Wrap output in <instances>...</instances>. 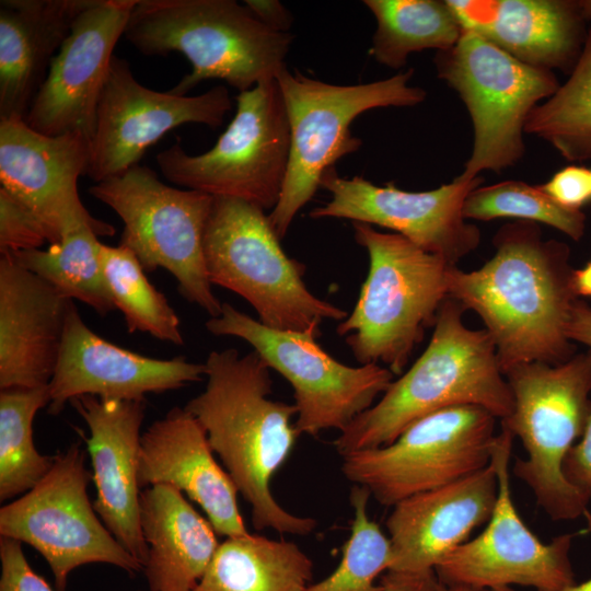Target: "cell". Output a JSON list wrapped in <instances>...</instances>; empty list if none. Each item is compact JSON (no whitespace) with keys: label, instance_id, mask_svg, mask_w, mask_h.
I'll use <instances>...</instances> for the list:
<instances>
[{"label":"cell","instance_id":"6da1fadb","mask_svg":"<svg viewBox=\"0 0 591 591\" xmlns=\"http://www.w3.org/2000/svg\"><path fill=\"white\" fill-rule=\"evenodd\" d=\"M494 255L478 269L449 271V298L474 311L502 373L529 362L558 364L575 355L567 324L578 297L569 246L544 240L537 223L502 225Z\"/></svg>","mask_w":591,"mask_h":591},{"label":"cell","instance_id":"7a4b0ae2","mask_svg":"<svg viewBox=\"0 0 591 591\" xmlns=\"http://www.w3.org/2000/svg\"><path fill=\"white\" fill-rule=\"evenodd\" d=\"M205 390L185 405L207 433L239 493L251 506L255 530L309 535L317 522L287 511L270 483L300 436L294 404L274 401L270 368L256 351H211L205 362Z\"/></svg>","mask_w":591,"mask_h":591},{"label":"cell","instance_id":"3957f363","mask_svg":"<svg viewBox=\"0 0 591 591\" xmlns=\"http://www.w3.org/2000/svg\"><path fill=\"white\" fill-rule=\"evenodd\" d=\"M464 311L452 298L442 303L424 352L334 440L340 456L387 445L414 421L440 409L474 405L500 421L511 414L513 397L495 345L485 329L464 324Z\"/></svg>","mask_w":591,"mask_h":591},{"label":"cell","instance_id":"277c9868","mask_svg":"<svg viewBox=\"0 0 591 591\" xmlns=\"http://www.w3.org/2000/svg\"><path fill=\"white\" fill-rule=\"evenodd\" d=\"M124 37L146 56L186 57L193 70L170 90L177 95L210 79L239 92L276 80L293 42L234 0H137Z\"/></svg>","mask_w":591,"mask_h":591},{"label":"cell","instance_id":"5b68a950","mask_svg":"<svg viewBox=\"0 0 591 591\" xmlns=\"http://www.w3.org/2000/svg\"><path fill=\"white\" fill-rule=\"evenodd\" d=\"M352 229L368 252L369 271L352 312L336 332L359 363L382 362L401 375L449 298V271L455 265L401 234L362 222H352Z\"/></svg>","mask_w":591,"mask_h":591},{"label":"cell","instance_id":"8992f818","mask_svg":"<svg viewBox=\"0 0 591 591\" xmlns=\"http://www.w3.org/2000/svg\"><path fill=\"white\" fill-rule=\"evenodd\" d=\"M503 375L513 408L501 427L521 441L526 453L515 460L513 474L551 519L587 515L589 501L566 478L563 465L591 413V350L558 364H518Z\"/></svg>","mask_w":591,"mask_h":591},{"label":"cell","instance_id":"52a82bcc","mask_svg":"<svg viewBox=\"0 0 591 591\" xmlns=\"http://www.w3.org/2000/svg\"><path fill=\"white\" fill-rule=\"evenodd\" d=\"M414 70L391 78L350 85L326 83L285 67L276 81L283 100L290 151L278 204L269 212L281 240L298 212L314 197L323 175L343 157L356 152L361 140L350 130L360 114L379 107L417 105L426 91L409 85Z\"/></svg>","mask_w":591,"mask_h":591},{"label":"cell","instance_id":"ba28073f","mask_svg":"<svg viewBox=\"0 0 591 591\" xmlns=\"http://www.w3.org/2000/svg\"><path fill=\"white\" fill-rule=\"evenodd\" d=\"M204 256L211 285L244 298L270 328L304 332L348 316L308 289L305 266L285 253L265 210L254 204L213 197Z\"/></svg>","mask_w":591,"mask_h":591},{"label":"cell","instance_id":"9c48e42d","mask_svg":"<svg viewBox=\"0 0 591 591\" xmlns=\"http://www.w3.org/2000/svg\"><path fill=\"white\" fill-rule=\"evenodd\" d=\"M434 65L473 125L471 157L456 177L473 179L483 171L499 173L514 165L525 151L529 115L559 88L553 71L524 63L468 30L453 47L437 53Z\"/></svg>","mask_w":591,"mask_h":591},{"label":"cell","instance_id":"30bf717a","mask_svg":"<svg viewBox=\"0 0 591 591\" xmlns=\"http://www.w3.org/2000/svg\"><path fill=\"white\" fill-rule=\"evenodd\" d=\"M89 193L121 219L120 244L136 255L146 271L164 268L188 302L210 317L221 313L222 303L211 289L204 256L212 196L169 186L153 170L139 164L95 183Z\"/></svg>","mask_w":591,"mask_h":591},{"label":"cell","instance_id":"8fae6325","mask_svg":"<svg viewBox=\"0 0 591 591\" xmlns=\"http://www.w3.org/2000/svg\"><path fill=\"white\" fill-rule=\"evenodd\" d=\"M289 151L283 100L277 81L270 80L237 94L235 115L210 150L192 155L177 140L155 160L175 185L271 211L282 192Z\"/></svg>","mask_w":591,"mask_h":591},{"label":"cell","instance_id":"7c38bea8","mask_svg":"<svg viewBox=\"0 0 591 591\" xmlns=\"http://www.w3.org/2000/svg\"><path fill=\"white\" fill-rule=\"evenodd\" d=\"M206 328L217 336L245 340L290 383L300 434L316 437L328 429L341 432L393 382L394 374L384 366L350 367L333 358L317 343L318 325L304 332L274 329L224 302Z\"/></svg>","mask_w":591,"mask_h":591},{"label":"cell","instance_id":"4fadbf2b","mask_svg":"<svg viewBox=\"0 0 591 591\" xmlns=\"http://www.w3.org/2000/svg\"><path fill=\"white\" fill-rule=\"evenodd\" d=\"M497 418L474 405L431 413L409 425L392 443L348 453L341 473L393 507L488 466Z\"/></svg>","mask_w":591,"mask_h":591},{"label":"cell","instance_id":"5bb4252c","mask_svg":"<svg viewBox=\"0 0 591 591\" xmlns=\"http://www.w3.org/2000/svg\"><path fill=\"white\" fill-rule=\"evenodd\" d=\"M80 443L55 455L45 477L0 509V535L34 547L49 565L58 591L85 564L114 565L129 573L142 565L96 515L88 496L92 475Z\"/></svg>","mask_w":591,"mask_h":591},{"label":"cell","instance_id":"9a60e30c","mask_svg":"<svg viewBox=\"0 0 591 591\" xmlns=\"http://www.w3.org/2000/svg\"><path fill=\"white\" fill-rule=\"evenodd\" d=\"M514 437L501 427L490 464L498 495L486 529L448 554L434 568L445 586L493 590L519 584L536 591H561L575 584L570 533L543 543L522 521L511 496L509 461Z\"/></svg>","mask_w":591,"mask_h":591},{"label":"cell","instance_id":"2e32d148","mask_svg":"<svg viewBox=\"0 0 591 591\" xmlns=\"http://www.w3.org/2000/svg\"><path fill=\"white\" fill-rule=\"evenodd\" d=\"M231 108L224 85L193 96L151 90L114 55L97 104L86 175L95 183L120 175L170 130L190 123L220 127Z\"/></svg>","mask_w":591,"mask_h":591},{"label":"cell","instance_id":"e0dca14e","mask_svg":"<svg viewBox=\"0 0 591 591\" xmlns=\"http://www.w3.org/2000/svg\"><path fill=\"white\" fill-rule=\"evenodd\" d=\"M482 183L479 176L455 177L431 190L406 192L393 183L376 186L361 176L341 177L333 167L320 184L332 199L311 210L310 217L383 227L456 265L480 243V231L466 221L463 206L467 195Z\"/></svg>","mask_w":591,"mask_h":591},{"label":"cell","instance_id":"ac0fdd59","mask_svg":"<svg viewBox=\"0 0 591 591\" xmlns=\"http://www.w3.org/2000/svg\"><path fill=\"white\" fill-rule=\"evenodd\" d=\"M137 0H92L53 58L24 118L33 129L76 132L91 141L100 95L114 48Z\"/></svg>","mask_w":591,"mask_h":591},{"label":"cell","instance_id":"d6986e66","mask_svg":"<svg viewBox=\"0 0 591 591\" xmlns=\"http://www.w3.org/2000/svg\"><path fill=\"white\" fill-rule=\"evenodd\" d=\"M89 163L90 140L83 135L48 136L23 118L0 119L1 187L40 220L49 244L80 223L102 221L86 210L78 193Z\"/></svg>","mask_w":591,"mask_h":591},{"label":"cell","instance_id":"ffe728a7","mask_svg":"<svg viewBox=\"0 0 591 591\" xmlns=\"http://www.w3.org/2000/svg\"><path fill=\"white\" fill-rule=\"evenodd\" d=\"M205 363L185 357L155 359L125 349L95 334L71 304L59 358L48 384V413L59 414L66 403L82 395L104 399L144 401L150 393H163L199 382Z\"/></svg>","mask_w":591,"mask_h":591},{"label":"cell","instance_id":"44dd1931","mask_svg":"<svg viewBox=\"0 0 591 591\" xmlns=\"http://www.w3.org/2000/svg\"><path fill=\"white\" fill-rule=\"evenodd\" d=\"M146 401L82 395L70 401L85 421L96 488L94 510L115 538L142 565L148 545L140 523L138 466Z\"/></svg>","mask_w":591,"mask_h":591},{"label":"cell","instance_id":"7402d4cb","mask_svg":"<svg viewBox=\"0 0 591 591\" xmlns=\"http://www.w3.org/2000/svg\"><path fill=\"white\" fill-rule=\"evenodd\" d=\"M497 495V476L489 463L464 478L397 502L385 522L391 545L387 571L434 570L476 528L489 521Z\"/></svg>","mask_w":591,"mask_h":591},{"label":"cell","instance_id":"603a6c76","mask_svg":"<svg viewBox=\"0 0 591 591\" xmlns=\"http://www.w3.org/2000/svg\"><path fill=\"white\" fill-rule=\"evenodd\" d=\"M212 453L197 419L185 408L174 407L141 434L139 486H173L201 507L217 534H246L239 489Z\"/></svg>","mask_w":591,"mask_h":591},{"label":"cell","instance_id":"cb8c5ba5","mask_svg":"<svg viewBox=\"0 0 591 591\" xmlns=\"http://www.w3.org/2000/svg\"><path fill=\"white\" fill-rule=\"evenodd\" d=\"M73 300L22 267L0 258V387L47 386L60 354Z\"/></svg>","mask_w":591,"mask_h":591},{"label":"cell","instance_id":"d4e9b609","mask_svg":"<svg viewBox=\"0 0 591 591\" xmlns=\"http://www.w3.org/2000/svg\"><path fill=\"white\" fill-rule=\"evenodd\" d=\"M463 30L475 32L515 59L552 70L572 69L587 33L578 1L448 0Z\"/></svg>","mask_w":591,"mask_h":591},{"label":"cell","instance_id":"484cf974","mask_svg":"<svg viewBox=\"0 0 591 591\" xmlns=\"http://www.w3.org/2000/svg\"><path fill=\"white\" fill-rule=\"evenodd\" d=\"M91 2L0 1V119L25 118L53 58Z\"/></svg>","mask_w":591,"mask_h":591},{"label":"cell","instance_id":"4316f807","mask_svg":"<svg viewBox=\"0 0 591 591\" xmlns=\"http://www.w3.org/2000/svg\"><path fill=\"white\" fill-rule=\"evenodd\" d=\"M140 523L150 591H193L219 546L209 520L182 491L161 484L140 494Z\"/></svg>","mask_w":591,"mask_h":591},{"label":"cell","instance_id":"83f0119b","mask_svg":"<svg viewBox=\"0 0 591 591\" xmlns=\"http://www.w3.org/2000/svg\"><path fill=\"white\" fill-rule=\"evenodd\" d=\"M312 559L293 542L246 533L219 543L193 591H305Z\"/></svg>","mask_w":591,"mask_h":591},{"label":"cell","instance_id":"f1b7e54d","mask_svg":"<svg viewBox=\"0 0 591 591\" xmlns=\"http://www.w3.org/2000/svg\"><path fill=\"white\" fill-rule=\"evenodd\" d=\"M114 233V227L105 221L96 224L83 222L46 250L10 254L22 267L46 280L63 297L79 300L105 315L116 308L103 271L99 236Z\"/></svg>","mask_w":591,"mask_h":591},{"label":"cell","instance_id":"f546056e","mask_svg":"<svg viewBox=\"0 0 591 591\" xmlns=\"http://www.w3.org/2000/svg\"><path fill=\"white\" fill-rule=\"evenodd\" d=\"M363 4L376 21L369 54L392 69L404 67L413 53L450 49L463 33L448 0H364Z\"/></svg>","mask_w":591,"mask_h":591},{"label":"cell","instance_id":"4dcf8cb0","mask_svg":"<svg viewBox=\"0 0 591 591\" xmlns=\"http://www.w3.org/2000/svg\"><path fill=\"white\" fill-rule=\"evenodd\" d=\"M524 132L570 162L591 160V30L568 80L531 112Z\"/></svg>","mask_w":591,"mask_h":591},{"label":"cell","instance_id":"1f68e13d","mask_svg":"<svg viewBox=\"0 0 591 591\" xmlns=\"http://www.w3.org/2000/svg\"><path fill=\"white\" fill-rule=\"evenodd\" d=\"M50 402L48 385L1 390L0 500L25 494L51 468L55 455L40 454L33 441L36 413Z\"/></svg>","mask_w":591,"mask_h":591},{"label":"cell","instance_id":"d6a6232c","mask_svg":"<svg viewBox=\"0 0 591 591\" xmlns=\"http://www.w3.org/2000/svg\"><path fill=\"white\" fill-rule=\"evenodd\" d=\"M103 271L109 294L129 333H148L177 346L184 344L181 321L165 296L148 280L136 255L126 246L101 243Z\"/></svg>","mask_w":591,"mask_h":591},{"label":"cell","instance_id":"836d02e7","mask_svg":"<svg viewBox=\"0 0 591 591\" xmlns=\"http://www.w3.org/2000/svg\"><path fill=\"white\" fill-rule=\"evenodd\" d=\"M463 215L465 219L483 221L514 218L543 223L559 230L573 241L583 236L587 221L583 211L566 209L542 186H532L521 181L478 186L467 195Z\"/></svg>","mask_w":591,"mask_h":591},{"label":"cell","instance_id":"e575fe53","mask_svg":"<svg viewBox=\"0 0 591 591\" xmlns=\"http://www.w3.org/2000/svg\"><path fill=\"white\" fill-rule=\"evenodd\" d=\"M370 496L366 487H352L349 501L354 519L341 559L329 576L309 584L305 591H384L375 580L390 567L391 545L379 524L369 518Z\"/></svg>","mask_w":591,"mask_h":591},{"label":"cell","instance_id":"d590c367","mask_svg":"<svg viewBox=\"0 0 591 591\" xmlns=\"http://www.w3.org/2000/svg\"><path fill=\"white\" fill-rule=\"evenodd\" d=\"M45 242L48 235L40 220L0 187V252L38 250Z\"/></svg>","mask_w":591,"mask_h":591},{"label":"cell","instance_id":"8d00e7d4","mask_svg":"<svg viewBox=\"0 0 591 591\" xmlns=\"http://www.w3.org/2000/svg\"><path fill=\"white\" fill-rule=\"evenodd\" d=\"M0 591H54L45 579L30 566L22 543L0 538Z\"/></svg>","mask_w":591,"mask_h":591},{"label":"cell","instance_id":"74e56055","mask_svg":"<svg viewBox=\"0 0 591 591\" xmlns=\"http://www.w3.org/2000/svg\"><path fill=\"white\" fill-rule=\"evenodd\" d=\"M542 188L561 207L580 210L591 199L590 170L568 165L555 173Z\"/></svg>","mask_w":591,"mask_h":591},{"label":"cell","instance_id":"f35d334b","mask_svg":"<svg viewBox=\"0 0 591 591\" xmlns=\"http://www.w3.org/2000/svg\"><path fill=\"white\" fill-rule=\"evenodd\" d=\"M566 478L591 501V413L579 441L569 450L563 465Z\"/></svg>","mask_w":591,"mask_h":591},{"label":"cell","instance_id":"ab89813d","mask_svg":"<svg viewBox=\"0 0 591 591\" xmlns=\"http://www.w3.org/2000/svg\"><path fill=\"white\" fill-rule=\"evenodd\" d=\"M380 583L384 591H439L440 587L434 570L420 573L385 571Z\"/></svg>","mask_w":591,"mask_h":591},{"label":"cell","instance_id":"60d3db41","mask_svg":"<svg viewBox=\"0 0 591 591\" xmlns=\"http://www.w3.org/2000/svg\"><path fill=\"white\" fill-rule=\"evenodd\" d=\"M244 4L269 28L287 33L292 24V15L278 0H246Z\"/></svg>","mask_w":591,"mask_h":591},{"label":"cell","instance_id":"b9f144b4","mask_svg":"<svg viewBox=\"0 0 591 591\" xmlns=\"http://www.w3.org/2000/svg\"><path fill=\"white\" fill-rule=\"evenodd\" d=\"M567 336L572 343H579L591 350V306L577 300L567 324Z\"/></svg>","mask_w":591,"mask_h":591},{"label":"cell","instance_id":"7bdbcfd3","mask_svg":"<svg viewBox=\"0 0 591 591\" xmlns=\"http://www.w3.org/2000/svg\"><path fill=\"white\" fill-rule=\"evenodd\" d=\"M572 280L577 297H591V260L582 268L573 270Z\"/></svg>","mask_w":591,"mask_h":591},{"label":"cell","instance_id":"ee69618b","mask_svg":"<svg viewBox=\"0 0 591 591\" xmlns=\"http://www.w3.org/2000/svg\"><path fill=\"white\" fill-rule=\"evenodd\" d=\"M587 519H588V522H589V526L591 528V514L589 513L587 515ZM490 591H514L513 589H511L510 587H501V588H497V589H493ZM561 591H591V578L582 583H579V584H572Z\"/></svg>","mask_w":591,"mask_h":591},{"label":"cell","instance_id":"f6af8a7d","mask_svg":"<svg viewBox=\"0 0 591 591\" xmlns=\"http://www.w3.org/2000/svg\"><path fill=\"white\" fill-rule=\"evenodd\" d=\"M439 591H490L487 589H476L466 586H445L440 582Z\"/></svg>","mask_w":591,"mask_h":591},{"label":"cell","instance_id":"bcb514c9","mask_svg":"<svg viewBox=\"0 0 591 591\" xmlns=\"http://www.w3.org/2000/svg\"><path fill=\"white\" fill-rule=\"evenodd\" d=\"M586 21H591V0L578 1Z\"/></svg>","mask_w":591,"mask_h":591},{"label":"cell","instance_id":"7dc6e473","mask_svg":"<svg viewBox=\"0 0 591 591\" xmlns=\"http://www.w3.org/2000/svg\"><path fill=\"white\" fill-rule=\"evenodd\" d=\"M590 178H591V170H590Z\"/></svg>","mask_w":591,"mask_h":591}]
</instances>
